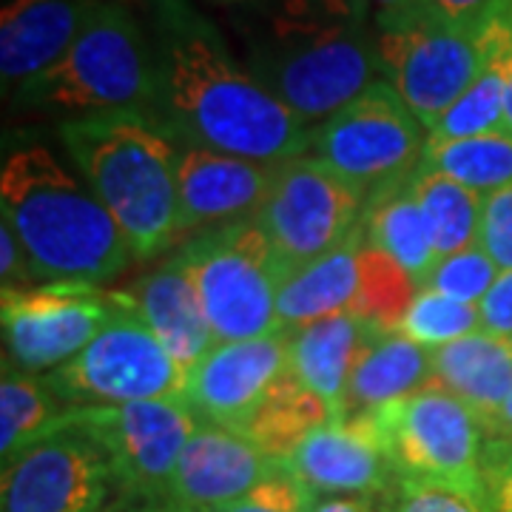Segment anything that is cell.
I'll use <instances>...</instances> for the list:
<instances>
[{
    "label": "cell",
    "instance_id": "22",
    "mask_svg": "<svg viewBox=\"0 0 512 512\" xmlns=\"http://www.w3.org/2000/svg\"><path fill=\"white\" fill-rule=\"evenodd\" d=\"M387 333L376 322L356 313H333L296 330L291 339V370L299 382L328 404L333 421H339L342 399L356 362L367 345Z\"/></svg>",
    "mask_w": 512,
    "mask_h": 512
},
{
    "label": "cell",
    "instance_id": "44",
    "mask_svg": "<svg viewBox=\"0 0 512 512\" xmlns=\"http://www.w3.org/2000/svg\"><path fill=\"white\" fill-rule=\"evenodd\" d=\"M214 3H222V6H231V3H239V0H214Z\"/></svg>",
    "mask_w": 512,
    "mask_h": 512
},
{
    "label": "cell",
    "instance_id": "8",
    "mask_svg": "<svg viewBox=\"0 0 512 512\" xmlns=\"http://www.w3.org/2000/svg\"><path fill=\"white\" fill-rule=\"evenodd\" d=\"M399 478L439 484L484 501V424L439 387H424L367 416ZM487 504V501H484Z\"/></svg>",
    "mask_w": 512,
    "mask_h": 512
},
{
    "label": "cell",
    "instance_id": "30",
    "mask_svg": "<svg viewBox=\"0 0 512 512\" xmlns=\"http://www.w3.org/2000/svg\"><path fill=\"white\" fill-rule=\"evenodd\" d=\"M476 330H481L478 305L456 302V299L430 291V288L416 291L410 308L404 311L402 322H399V333L427 350L444 348Z\"/></svg>",
    "mask_w": 512,
    "mask_h": 512
},
{
    "label": "cell",
    "instance_id": "11",
    "mask_svg": "<svg viewBox=\"0 0 512 512\" xmlns=\"http://www.w3.org/2000/svg\"><path fill=\"white\" fill-rule=\"evenodd\" d=\"M43 379L57 402L69 410L183 396L185 373L151 333L126 293L109 325L69 365L57 367Z\"/></svg>",
    "mask_w": 512,
    "mask_h": 512
},
{
    "label": "cell",
    "instance_id": "13",
    "mask_svg": "<svg viewBox=\"0 0 512 512\" xmlns=\"http://www.w3.org/2000/svg\"><path fill=\"white\" fill-rule=\"evenodd\" d=\"M427 140L430 131L382 77L313 128L311 154L373 194L407 183L424 163Z\"/></svg>",
    "mask_w": 512,
    "mask_h": 512
},
{
    "label": "cell",
    "instance_id": "42",
    "mask_svg": "<svg viewBox=\"0 0 512 512\" xmlns=\"http://www.w3.org/2000/svg\"><path fill=\"white\" fill-rule=\"evenodd\" d=\"M367 3L376 15H396V12L416 6V0H367Z\"/></svg>",
    "mask_w": 512,
    "mask_h": 512
},
{
    "label": "cell",
    "instance_id": "32",
    "mask_svg": "<svg viewBox=\"0 0 512 512\" xmlns=\"http://www.w3.org/2000/svg\"><path fill=\"white\" fill-rule=\"evenodd\" d=\"M379 504L382 512H493L481 498L399 476L387 493L379 495Z\"/></svg>",
    "mask_w": 512,
    "mask_h": 512
},
{
    "label": "cell",
    "instance_id": "4",
    "mask_svg": "<svg viewBox=\"0 0 512 512\" xmlns=\"http://www.w3.org/2000/svg\"><path fill=\"white\" fill-rule=\"evenodd\" d=\"M57 137L120 225L137 262L183 245L177 180L183 143L171 128L151 114H106L63 120Z\"/></svg>",
    "mask_w": 512,
    "mask_h": 512
},
{
    "label": "cell",
    "instance_id": "18",
    "mask_svg": "<svg viewBox=\"0 0 512 512\" xmlns=\"http://www.w3.org/2000/svg\"><path fill=\"white\" fill-rule=\"evenodd\" d=\"M285 470L308 493L379 498L396 481L382 441L365 419L328 421L311 430L285 458Z\"/></svg>",
    "mask_w": 512,
    "mask_h": 512
},
{
    "label": "cell",
    "instance_id": "16",
    "mask_svg": "<svg viewBox=\"0 0 512 512\" xmlns=\"http://www.w3.org/2000/svg\"><path fill=\"white\" fill-rule=\"evenodd\" d=\"M291 330L217 342L185 373L183 399L208 424L242 430L291 370Z\"/></svg>",
    "mask_w": 512,
    "mask_h": 512
},
{
    "label": "cell",
    "instance_id": "17",
    "mask_svg": "<svg viewBox=\"0 0 512 512\" xmlns=\"http://www.w3.org/2000/svg\"><path fill=\"white\" fill-rule=\"evenodd\" d=\"M279 163H256L214 148H180V214L183 242L200 231L256 217L271 194Z\"/></svg>",
    "mask_w": 512,
    "mask_h": 512
},
{
    "label": "cell",
    "instance_id": "37",
    "mask_svg": "<svg viewBox=\"0 0 512 512\" xmlns=\"http://www.w3.org/2000/svg\"><path fill=\"white\" fill-rule=\"evenodd\" d=\"M481 328L512 339V271H501L490 293L478 302Z\"/></svg>",
    "mask_w": 512,
    "mask_h": 512
},
{
    "label": "cell",
    "instance_id": "40",
    "mask_svg": "<svg viewBox=\"0 0 512 512\" xmlns=\"http://www.w3.org/2000/svg\"><path fill=\"white\" fill-rule=\"evenodd\" d=\"M487 436L512 441V396L507 399V404L495 413V419L490 421V427H487Z\"/></svg>",
    "mask_w": 512,
    "mask_h": 512
},
{
    "label": "cell",
    "instance_id": "20",
    "mask_svg": "<svg viewBox=\"0 0 512 512\" xmlns=\"http://www.w3.org/2000/svg\"><path fill=\"white\" fill-rule=\"evenodd\" d=\"M100 0H3L0 80L15 94L55 69L83 35Z\"/></svg>",
    "mask_w": 512,
    "mask_h": 512
},
{
    "label": "cell",
    "instance_id": "43",
    "mask_svg": "<svg viewBox=\"0 0 512 512\" xmlns=\"http://www.w3.org/2000/svg\"><path fill=\"white\" fill-rule=\"evenodd\" d=\"M504 128L512 131V66L510 77H507V94H504Z\"/></svg>",
    "mask_w": 512,
    "mask_h": 512
},
{
    "label": "cell",
    "instance_id": "2",
    "mask_svg": "<svg viewBox=\"0 0 512 512\" xmlns=\"http://www.w3.org/2000/svg\"><path fill=\"white\" fill-rule=\"evenodd\" d=\"M225 9L245 69L311 128L382 80L367 0H239Z\"/></svg>",
    "mask_w": 512,
    "mask_h": 512
},
{
    "label": "cell",
    "instance_id": "3",
    "mask_svg": "<svg viewBox=\"0 0 512 512\" xmlns=\"http://www.w3.org/2000/svg\"><path fill=\"white\" fill-rule=\"evenodd\" d=\"M0 220L26 245L43 282L106 285L137 262L89 183L40 140L15 143L0 165Z\"/></svg>",
    "mask_w": 512,
    "mask_h": 512
},
{
    "label": "cell",
    "instance_id": "27",
    "mask_svg": "<svg viewBox=\"0 0 512 512\" xmlns=\"http://www.w3.org/2000/svg\"><path fill=\"white\" fill-rule=\"evenodd\" d=\"M421 165L490 197L512 185V131L495 128L458 140H427Z\"/></svg>",
    "mask_w": 512,
    "mask_h": 512
},
{
    "label": "cell",
    "instance_id": "23",
    "mask_svg": "<svg viewBox=\"0 0 512 512\" xmlns=\"http://www.w3.org/2000/svg\"><path fill=\"white\" fill-rule=\"evenodd\" d=\"M430 384L464 404L487 433L495 413L512 396V339L481 328L433 350Z\"/></svg>",
    "mask_w": 512,
    "mask_h": 512
},
{
    "label": "cell",
    "instance_id": "14",
    "mask_svg": "<svg viewBox=\"0 0 512 512\" xmlns=\"http://www.w3.org/2000/svg\"><path fill=\"white\" fill-rule=\"evenodd\" d=\"M117 504L120 484L106 447L66 410L0 473V512H109Z\"/></svg>",
    "mask_w": 512,
    "mask_h": 512
},
{
    "label": "cell",
    "instance_id": "21",
    "mask_svg": "<svg viewBox=\"0 0 512 512\" xmlns=\"http://www.w3.org/2000/svg\"><path fill=\"white\" fill-rule=\"evenodd\" d=\"M126 293L183 373L217 345L197 285L177 251H171L157 268L140 276Z\"/></svg>",
    "mask_w": 512,
    "mask_h": 512
},
{
    "label": "cell",
    "instance_id": "33",
    "mask_svg": "<svg viewBox=\"0 0 512 512\" xmlns=\"http://www.w3.org/2000/svg\"><path fill=\"white\" fill-rule=\"evenodd\" d=\"M313 498L316 495L308 493L288 470H282L268 481H262L248 495L205 512H311Z\"/></svg>",
    "mask_w": 512,
    "mask_h": 512
},
{
    "label": "cell",
    "instance_id": "9",
    "mask_svg": "<svg viewBox=\"0 0 512 512\" xmlns=\"http://www.w3.org/2000/svg\"><path fill=\"white\" fill-rule=\"evenodd\" d=\"M416 291V282L359 225L339 248L282 282L279 330L296 333L333 313H356L384 330H399Z\"/></svg>",
    "mask_w": 512,
    "mask_h": 512
},
{
    "label": "cell",
    "instance_id": "28",
    "mask_svg": "<svg viewBox=\"0 0 512 512\" xmlns=\"http://www.w3.org/2000/svg\"><path fill=\"white\" fill-rule=\"evenodd\" d=\"M63 404L43 376H32L3 359L0 370V461L9 464L26 447L43 439L60 416Z\"/></svg>",
    "mask_w": 512,
    "mask_h": 512
},
{
    "label": "cell",
    "instance_id": "19",
    "mask_svg": "<svg viewBox=\"0 0 512 512\" xmlns=\"http://www.w3.org/2000/svg\"><path fill=\"white\" fill-rule=\"evenodd\" d=\"M282 470L285 464L256 447L248 436L202 421L185 444L171 484V504L191 512L214 510L248 495Z\"/></svg>",
    "mask_w": 512,
    "mask_h": 512
},
{
    "label": "cell",
    "instance_id": "29",
    "mask_svg": "<svg viewBox=\"0 0 512 512\" xmlns=\"http://www.w3.org/2000/svg\"><path fill=\"white\" fill-rule=\"evenodd\" d=\"M407 185L430 220L439 259L476 245L478 228H481V205H484L481 194L458 185L456 180L444 177L427 165H419V171L407 180Z\"/></svg>",
    "mask_w": 512,
    "mask_h": 512
},
{
    "label": "cell",
    "instance_id": "1",
    "mask_svg": "<svg viewBox=\"0 0 512 512\" xmlns=\"http://www.w3.org/2000/svg\"><path fill=\"white\" fill-rule=\"evenodd\" d=\"M154 66L157 120L180 143L256 163L311 154L313 128L282 106L194 0H143Z\"/></svg>",
    "mask_w": 512,
    "mask_h": 512
},
{
    "label": "cell",
    "instance_id": "38",
    "mask_svg": "<svg viewBox=\"0 0 512 512\" xmlns=\"http://www.w3.org/2000/svg\"><path fill=\"white\" fill-rule=\"evenodd\" d=\"M495 0H416L421 12L433 18L456 23V26H473L490 12Z\"/></svg>",
    "mask_w": 512,
    "mask_h": 512
},
{
    "label": "cell",
    "instance_id": "31",
    "mask_svg": "<svg viewBox=\"0 0 512 512\" xmlns=\"http://www.w3.org/2000/svg\"><path fill=\"white\" fill-rule=\"evenodd\" d=\"M498 276H501V268L495 265L493 256L476 242V245H470L464 251L441 256L430 279L421 288L444 293V296H450L456 302L478 305L498 282Z\"/></svg>",
    "mask_w": 512,
    "mask_h": 512
},
{
    "label": "cell",
    "instance_id": "36",
    "mask_svg": "<svg viewBox=\"0 0 512 512\" xmlns=\"http://www.w3.org/2000/svg\"><path fill=\"white\" fill-rule=\"evenodd\" d=\"M0 282L3 291H26L40 285L26 245L6 220H0Z\"/></svg>",
    "mask_w": 512,
    "mask_h": 512
},
{
    "label": "cell",
    "instance_id": "15",
    "mask_svg": "<svg viewBox=\"0 0 512 512\" xmlns=\"http://www.w3.org/2000/svg\"><path fill=\"white\" fill-rule=\"evenodd\" d=\"M123 299V291L86 282H43L26 291H3V359L32 376H49L109 325Z\"/></svg>",
    "mask_w": 512,
    "mask_h": 512
},
{
    "label": "cell",
    "instance_id": "6",
    "mask_svg": "<svg viewBox=\"0 0 512 512\" xmlns=\"http://www.w3.org/2000/svg\"><path fill=\"white\" fill-rule=\"evenodd\" d=\"M197 285L214 342L256 339L279 330L285 274L256 217L200 231L177 248Z\"/></svg>",
    "mask_w": 512,
    "mask_h": 512
},
{
    "label": "cell",
    "instance_id": "24",
    "mask_svg": "<svg viewBox=\"0 0 512 512\" xmlns=\"http://www.w3.org/2000/svg\"><path fill=\"white\" fill-rule=\"evenodd\" d=\"M433 382V350L421 348L399 330L376 336L356 362L342 399L339 421L367 419L387 404L402 402Z\"/></svg>",
    "mask_w": 512,
    "mask_h": 512
},
{
    "label": "cell",
    "instance_id": "12",
    "mask_svg": "<svg viewBox=\"0 0 512 512\" xmlns=\"http://www.w3.org/2000/svg\"><path fill=\"white\" fill-rule=\"evenodd\" d=\"M66 413L106 447L120 484V504H171L185 444L202 424L183 396L69 407Z\"/></svg>",
    "mask_w": 512,
    "mask_h": 512
},
{
    "label": "cell",
    "instance_id": "35",
    "mask_svg": "<svg viewBox=\"0 0 512 512\" xmlns=\"http://www.w3.org/2000/svg\"><path fill=\"white\" fill-rule=\"evenodd\" d=\"M481 476H484V501L493 512H512V441H484L481 456Z\"/></svg>",
    "mask_w": 512,
    "mask_h": 512
},
{
    "label": "cell",
    "instance_id": "5",
    "mask_svg": "<svg viewBox=\"0 0 512 512\" xmlns=\"http://www.w3.org/2000/svg\"><path fill=\"white\" fill-rule=\"evenodd\" d=\"M23 109L63 120L106 114L157 117V66L146 20L120 0H100L55 69L15 92Z\"/></svg>",
    "mask_w": 512,
    "mask_h": 512
},
{
    "label": "cell",
    "instance_id": "41",
    "mask_svg": "<svg viewBox=\"0 0 512 512\" xmlns=\"http://www.w3.org/2000/svg\"><path fill=\"white\" fill-rule=\"evenodd\" d=\"M109 512H191L177 504H117Z\"/></svg>",
    "mask_w": 512,
    "mask_h": 512
},
{
    "label": "cell",
    "instance_id": "7",
    "mask_svg": "<svg viewBox=\"0 0 512 512\" xmlns=\"http://www.w3.org/2000/svg\"><path fill=\"white\" fill-rule=\"evenodd\" d=\"M382 77L399 92L427 131L470 89L487 52L484 18L456 26L410 6L396 15H376Z\"/></svg>",
    "mask_w": 512,
    "mask_h": 512
},
{
    "label": "cell",
    "instance_id": "34",
    "mask_svg": "<svg viewBox=\"0 0 512 512\" xmlns=\"http://www.w3.org/2000/svg\"><path fill=\"white\" fill-rule=\"evenodd\" d=\"M478 245L493 256L501 271H512V185L484 197Z\"/></svg>",
    "mask_w": 512,
    "mask_h": 512
},
{
    "label": "cell",
    "instance_id": "25",
    "mask_svg": "<svg viewBox=\"0 0 512 512\" xmlns=\"http://www.w3.org/2000/svg\"><path fill=\"white\" fill-rule=\"evenodd\" d=\"M362 228L367 239L416 282V288L430 279L439 262V248L430 220L410 185L396 183L373 191Z\"/></svg>",
    "mask_w": 512,
    "mask_h": 512
},
{
    "label": "cell",
    "instance_id": "39",
    "mask_svg": "<svg viewBox=\"0 0 512 512\" xmlns=\"http://www.w3.org/2000/svg\"><path fill=\"white\" fill-rule=\"evenodd\" d=\"M311 512H382V504L367 495H319Z\"/></svg>",
    "mask_w": 512,
    "mask_h": 512
},
{
    "label": "cell",
    "instance_id": "26",
    "mask_svg": "<svg viewBox=\"0 0 512 512\" xmlns=\"http://www.w3.org/2000/svg\"><path fill=\"white\" fill-rule=\"evenodd\" d=\"M328 421H333L328 404L313 396L293 376V370H288L239 433L285 464V458L296 450V444Z\"/></svg>",
    "mask_w": 512,
    "mask_h": 512
},
{
    "label": "cell",
    "instance_id": "10",
    "mask_svg": "<svg viewBox=\"0 0 512 512\" xmlns=\"http://www.w3.org/2000/svg\"><path fill=\"white\" fill-rule=\"evenodd\" d=\"M370 191L305 154L279 163L256 222L274 248L285 279L339 248L362 225Z\"/></svg>",
    "mask_w": 512,
    "mask_h": 512
}]
</instances>
